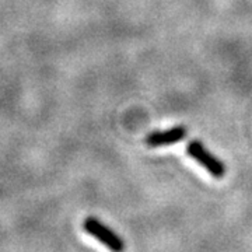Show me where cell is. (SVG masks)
I'll return each instance as SVG.
<instances>
[{"label": "cell", "instance_id": "1", "mask_svg": "<svg viewBox=\"0 0 252 252\" xmlns=\"http://www.w3.org/2000/svg\"><path fill=\"white\" fill-rule=\"evenodd\" d=\"M83 228L89 234L93 235L94 238H97L98 241H101V243L104 244L112 252L125 251V241L114 230H111L102 221H99L98 219H95V217H87L84 220V223H83Z\"/></svg>", "mask_w": 252, "mask_h": 252}, {"label": "cell", "instance_id": "2", "mask_svg": "<svg viewBox=\"0 0 252 252\" xmlns=\"http://www.w3.org/2000/svg\"><path fill=\"white\" fill-rule=\"evenodd\" d=\"M187 153L190 158H193L195 161L199 162L200 165L205 167L210 175H213L215 178H223L225 175V165L217 158L216 156L210 153L203 143H200L198 140H192L187 146Z\"/></svg>", "mask_w": 252, "mask_h": 252}, {"label": "cell", "instance_id": "3", "mask_svg": "<svg viewBox=\"0 0 252 252\" xmlns=\"http://www.w3.org/2000/svg\"><path fill=\"white\" fill-rule=\"evenodd\" d=\"M187 137V127L185 126H174L167 130H157L152 132L146 137V144L149 147H162L167 144L178 143Z\"/></svg>", "mask_w": 252, "mask_h": 252}]
</instances>
